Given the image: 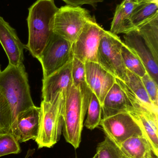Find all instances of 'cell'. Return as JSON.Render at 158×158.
Masks as SVG:
<instances>
[{"instance_id":"1","label":"cell","mask_w":158,"mask_h":158,"mask_svg":"<svg viewBox=\"0 0 158 158\" xmlns=\"http://www.w3.org/2000/svg\"><path fill=\"white\" fill-rule=\"evenodd\" d=\"M92 92L87 84L71 88L65 95L63 133L65 140L75 149L79 146L84 118Z\"/></svg>"},{"instance_id":"2","label":"cell","mask_w":158,"mask_h":158,"mask_svg":"<svg viewBox=\"0 0 158 158\" xmlns=\"http://www.w3.org/2000/svg\"><path fill=\"white\" fill-rule=\"evenodd\" d=\"M58 8L54 0H37L28 9V40L26 48L39 59L53 33L55 15Z\"/></svg>"},{"instance_id":"3","label":"cell","mask_w":158,"mask_h":158,"mask_svg":"<svg viewBox=\"0 0 158 158\" xmlns=\"http://www.w3.org/2000/svg\"><path fill=\"white\" fill-rule=\"evenodd\" d=\"M0 91L9 103L13 121L19 113L35 106L31 94L28 73L23 64L17 66L8 64L0 72Z\"/></svg>"},{"instance_id":"4","label":"cell","mask_w":158,"mask_h":158,"mask_svg":"<svg viewBox=\"0 0 158 158\" xmlns=\"http://www.w3.org/2000/svg\"><path fill=\"white\" fill-rule=\"evenodd\" d=\"M64 104L62 92L58 93L50 102L42 100L39 133L35 140L38 148H50L59 141L63 129Z\"/></svg>"},{"instance_id":"5","label":"cell","mask_w":158,"mask_h":158,"mask_svg":"<svg viewBox=\"0 0 158 158\" xmlns=\"http://www.w3.org/2000/svg\"><path fill=\"white\" fill-rule=\"evenodd\" d=\"M94 18L85 8L66 5L58 8L55 15L53 32L72 44L78 39L85 24Z\"/></svg>"},{"instance_id":"6","label":"cell","mask_w":158,"mask_h":158,"mask_svg":"<svg viewBox=\"0 0 158 158\" xmlns=\"http://www.w3.org/2000/svg\"><path fill=\"white\" fill-rule=\"evenodd\" d=\"M123 43L117 34L105 30L97 51V61L116 78L125 82L127 69L121 54Z\"/></svg>"},{"instance_id":"7","label":"cell","mask_w":158,"mask_h":158,"mask_svg":"<svg viewBox=\"0 0 158 158\" xmlns=\"http://www.w3.org/2000/svg\"><path fill=\"white\" fill-rule=\"evenodd\" d=\"M73 58L71 44L53 32L38 59L42 68L43 79L71 62Z\"/></svg>"},{"instance_id":"8","label":"cell","mask_w":158,"mask_h":158,"mask_svg":"<svg viewBox=\"0 0 158 158\" xmlns=\"http://www.w3.org/2000/svg\"><path fill=\"white\" fill-rule=\"evenodd\" d=\"M104 30L97 24L95 18L88 21L71 44L74 57L84 63L97 62V51Z\"/></svg>"},{"instance_id":"9","label":"cell","mask_w":158,"mask_h":158,"mask_svg":"<svg viewBox=\"0 0 158 158\" xmlns=\"http://www.w3.org/2000/svg\"><path fill=\"white\" fill-rule=\"evenodd\" d=\"M100 125L106 136L118 147L130 137L143 135L140 126L129 112L102 119Z\"/></svg>"},{"instance_id":"10","label":"cell","mask_w":158,"mask_h":158,"mask_svg":"<svg viewBox=\"0 0 158 158\" xmlns=\"http://www.w3.org/2000/svg\"><path fill=\"white\" fill-rule=\"evenodd\" d=\"M41 109L34 106L21 111L12 122L9 132L19 143L35 140L39 133Z\"/></svg>"},{"instance_id":"11","label":"cell","mask_w":158,"mask_h":158,"mask_svg":"<svg viewBox=\"0 0 158 158\" xmlns=\"http://www.w3.org/2000/svg\"><path fill=\"white\" fill-rule=\"evenodd\" d=\"M85 81L88 87L99 99L101 105L116 78L97 62L85 63Z\"/></svg>"},{"instance_id":"12","label":"cell","mask_w":158,"mask_h":158,"mask_svg":"<svg viewBox=\"0 0 158 158\" xmlns=\"http://www.w3.org/2000/svg\"><path fill=\"white\" fill-rule=\"evenodd\" d=\"M0 43L7 56L9 64L17 66L23 64L26 46L19 40L15 30L1 16Z\"/></svg>"},{"instance_id":"13","label":"cell","mask_w":158,"mask_h":158,"mask_svg":"<svg viewBox=\"0 0 158 158\" xmlns=\"http://www.w3.org/2000/svg\"><path fill=\"white\" fill-rule=\"evenodd\" d=\"M72 61L50 75L43 79L42 98L45 102H50L58 93L62 92L64 95L70 90L72 85L71 77Z\"/></svg>"},{"instance_id":"14","label":"cell","mask_w":158,"mask_h":158,"mask_svg":"<svg viewBox=\"0 0 158 158\" xmlns=\"http://www.w3.org/2000/svg\"><path fill=\"white\" fill-rule=\"evenodd\" d=\"M124 44L132 50L143 62L147 71L158 83V64L137 31L133 30L124 34Z\"/></svg>"},{"instance_id":"15","label":"cell","mask_w":158,"mask_h":158,"mask_svg":"<svg viewBox=\"0 0 158 158\" xmlns=\"http://www.w3.org/2000/svg\"><path fill=\"white\" fill-rule=\"evenodd\" d=\"M102 108L103 118L134 110L127 95L117 82L108 92L103 101Z\"/></svg>"},{"instance_id":"16","label":"cell","mask_w":158,"mask_h":158,"mask_svg":"<svg viewBox=\"0 0 158 158\" xmlns=\"http://www.w3.org/2000/svg\"><path fill=\"white\" fill-rule=\"evenodd\" d=\"M119 147L128 158H158L150 143L144 135L130 137Z\"/></svg>"},{"instance_id":"17","label":"cell","mask_w":158,"mask_h":158,"mask_svg":"<svg viewBox=\"0 0 158 158\" xmlns=\"http://www.w3.org/2000/svg\"><path fill=\"white\" fill-rule=\"evenodd\" d=\"M155 61L158 64V12L135 27Z\"/></svg>"},{"instance_id":"18","label":"cell","mask_w":158,"mask_h":158,"mask_svg":"<svg viewBox=\"0 0 158 158\" xmlns=\"http://www.w3.org/2000/svg\"><path fill=\"white\" fill-rule=\"evenodd\" d=\"M136 3L132 0H123L116 7L113 20L111 22L110 32L114 34H126L132 30L130 19Z\"/></svg>"},{"instance_id":"19","label":"cell","mask_w":158,"mask_h":158,"mask_svg":"<svg viewBox=\"0 0 158 158\" xmlns=\"http://www.w3.org/2000/svg\"><path fill=\"white\" fill-rule=\"evenodd\" d=\"M140 126L143 135L150 143L158 156V120L145 117L135 111L129 112Z\"/></svg>"},{"instance_id":"20","label":"cell","mask_w":158,"mask_h":158,"mask_svg":"<svg viewBox=\"0 0 158 158\" xmlns=\"http://www.w3.org/2000/svg\"><path fill=\"white\" fill-rule=\"evenodd\" d=\"M158 0H146L136 5L130 19L131 29L158 12Z\"/></svg>"},{"instance_id":"21","label":"cell","mask_w":158,"mask_h":158,"mask_svg":"<svg viewBox=\"0 0 158 158\" xmlns=\"http://www.w3.org/2000/svg\"><path fill=\"white\" fill-rule=\"evenodd\" d=\"M126 74L127 79L124 82V83L140 100L146 104L150 108L158 111V108L155 106L151 101L141 78L132 73L128 69H127Z\"/></svg>"},{"instance_id":"22","label":"cell","mask_w":158,"mask_h":158,"mask_svg":"<svg viewBox=\"0 0 158 158\" xmlns=\"http://www.w3.org/2000/svg\"><path fill=\"white\" fill-rule=\"evenodd\" d=\"M121 54L126 69L141 78L147 73L139 57L124 43L122 47Z\"/></svg>"},{"instance_id":"23","label":"cell","mask_w":158,"mask_h":158,"mask_svg":"<svg viewBox=\"0 0 158 158\" xmlns=\"http://www.w3.org/2000/svg\"><path fill=\"white\" fill-rule=\"evenodd\" d=\"M87 112V118L84 122V126L89 130H94L100 125L102 119V108L99 99L92 92Z\"/></svg>"},{"instance_id":"24","label":"cell","mask_w":158,"mask_h":158,"mask_svg":"<svg viewBox=\"0 0 158 158\" xmlns=\"http://www.w3.org/2000/svg\"><path fill=\"white\" fill-rule=\"evenodd\" d=\"M96 154L98 158H128L120 148L106 136L104 141L98 144Z\"/></svg>"},{"instance_id":"25","label":"cell","mask_w":158,"mask_h":158,"mask_svg":"<svg viewBox=\"0 0 158 158\" xmlns=\"http://www.w3.org/2000/svg\"><path fill=\"white\" fill-rule=\"evenodd\" d=\"M19 143L11 133L0 132V157L21 152Z\"/></svg>"},{"instance_id":"26","label":"cell","mask_w":158,"mask_h":158,"mask_svg":"<svg viewBox=\"0 0 158 158\" xmlns=\"http://www.w3.org/2000/svg\"><path fill=\"white\" fill-rule=\"evenodd\" d=\"M13 121L11 108L5 97L0 91V132H8Z\"/></svg>"},{"instance_id":"27","label":"cell","mask_w":158,"mask_h":158,"mask_svg":"<svg viewBox=\"0 0 158 158\" xmlns=\"http://www.w3.org/2000/svg\"><path fill=\"white\" fill-rule=\"evenodd\" d=\"M71 77L73 85L75 86H79L86 83L85 63L75 57L73 58L72 61Z\"/></svg>"},{"instance_id":"28","label":"cell","mask_w":158,"mask_h":158,"mask_svg":"<svg viewBox=\"0 0 158 158\" xmlns=\"http://www.w3.org/2000/svg\"><path fill=\"white\" fill-rule=\"evenodd\" d=\"M146 90L154 106L158 108V83L147 73L141 78Z\"/></svg>"},{"instance_id":"29","label":"cell","mask_w":158,"mask_h":158,"mask_svg":"<svg viewBox=\"0 0 158 158\" xmlns=\"http://www.w3.org/2000/svg\"><path fill=\"white\" fill-rule=\"evenodd\" d=\"M67 5L73 6H81L84 4L90 5L96 7L97 3L103 2V0H62Z\"/></svg>"},{"instance_id":"30","label":"cell","mask_w":158,"mask_h":158,"mask_svg":"<svg viewBox=\"0 0 158 158\" xmlns=\"http://www.w3.org/2000/svg\"><path fill=\"white\" fill-rule=\"evenodd\" d=\"M35 152V149H29L28 150V152H27V155H26V157L25 158H29V157H30L32 155H33V153Z\"/></svg>"},{"instance_id":"31","label":"cell","mask_w":158,"mask_h":158,"mask_svg":"<svg viewBox=\"0 0 158 158\" xmlns=\"http://www.w3.org/2000/svg\"><path fill=\"white\" fill-rule=\"evenodd\" d=\"M93 158H98V157H97V154H96L95 155V156H94L93 157Z\"/></svg>"},{"instance_id":"32","label":"cell","mask_w":158,"mask_h":158,"mask_svg":"<svg viewBox=\"0 0 158 158\" xmlns=\"http://www.w3.org/2000/svg\"><path fill=\"white\" fill-rule=\"evenodd\" d=\"M75 158H78V157H77V155L76 156V157H75Z\"/></svg>"},{"instance_id":"33","label":"cell","mask_w":158,"mask_h":158,"mask_svg":"<svg viewBox=\"0 0 158 158\" xmlns=\"http://www.w3.org/2000/svg\"><path fill=\"white\" fill-rule=\"evenodd\" d=\"M1 71H1V67H0V72H1Z\"/></svg>"}]
</instances>
